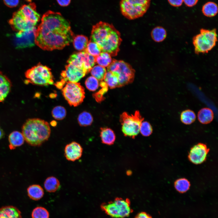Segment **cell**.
Segmentation results:
<instances>
[{"mask_svg":"<svg viewBox=\"0 0 218 218\" xmlns=\"http://www.w3.org/2000/svg\"><path fill=\"white\" fill-rule=\"evenodd\" d=\"M36 29L27 31L18 32L16 34L15 42L19 48L31 47L34 45Z\"/></svg>","mask_w":218,"mask_h":218,"instance_id":"2e32d148","label":"cell"},{"mask_svg":"<svg viewBox=\"0 0 218 218\" xmlns=\"http://www.w3.org/2000/svg\"><path fill=\"white\" fill-rule=\"evenodd\" d=\"M27 2H31L32 0H25Z\"/></svg>","mask_w":218,"mask_h":218,"instance_id":"f6af8a7d","label":"cell"},{"mask_svg":"<svg viewBox=\"0 0 218 218\" xmlns=\"http://www.w3.org/2000/svg\"><path fill=\"white\" fill-rule=\"evenodd\" d=\"M67 62L68 64L81 69L87 74L95 65V58L84 50L72 54Z\"/></svg>","mask_w":218,"mask_h":218,"instance_id":"8fae6325","label":"cell"},{"mask_svg":"<svg viewBox=\"0 0 218 218\" xmlns=\"http://www.w3.org/2000/svg\"><path fill=\"white\" fill-rule=\"evenodd\" d=\"M110 71L118 78V88L124 86L132 82L135 76V71L129 64L122 60L113 59L107 67Z\"/></svg>","mask_w":218,"mask_h":218,"instance_id":"5b68a950","label":"cell"},{"mask_svg":"<svg viewBox=\"0 0 218 218\" xmlns=\"http://www.w3.org/2000/svg\"><path fill=\"white\" fill-rule=\"evenodd\" d=\"M217 41L216 29H201L200 33L193 39L196 53H207L215 46Z\"/></svg>","mask_w":218,"mask_h":218,"instance_id":"9c48e42d","label":"cell"},{"mask_svg":"<svg viewBox=\"0 0 218 218\" xmlns=\"http://www.w3.org/2000/svg\"><path fill=\"white\" fill-rule=\"evenodd\" d=\"M87 88L91 91H95L98 88L99 83V81L93 76L88 77L85 82Z\"/></svg>","mask_w":218,"mask_h":218,"instance_id":"d590c367","label":"cell"},{"mask_svg":"<svg viewBox=\"0 0 218 218\" xmlns=\"http://www.w3.org/2000/svg\"><path fill=\"white\" fill-rule=\"evenodd\" d=\"M90 40L98 44L102 52L115 56L119 51L122 39L112 24L101 21L93 26Z\"/></svg>","mask_w":218,"mask_h":218,"instance_id":"7a4b0ae2","label":"cell"},{"mask_svg":"<svg viewBox=\"0 0 218 218\" xmlns=\"http://www.w3.org/2000/svg\"><path fill=\"white\" fill-rule=\"evenodd\" d=\"M67 112L65 108L61 106H56L53 108L51 111L53 117L58 120L64 119L66 117Z\"/></svg>","mask_w":218,"mask_h":218,"instance_id":"e575fe53","label":"cell"},{"mask_svg":"<svg viewBox=\"0 0 218 218\" xmlns=\"http://www.w3.org/2000/svg\"><path fill=\"white\" fill-rule=\"evenodd\" d=\"M135 218H152L148 214L144 212H141L138 213Z\"/></svg>","mask_w":218,"mask_h":218,"instance_id":"7bdbcfd3","label":"cell"},{"mask_svg":"<svg viewBox=\"0 0 218 218\" xmlns=\"http://www.w3.org/2000/svg\"><path fill=\"white\" fill-rule=\"evenodd\" d=\"M5 5L10 8H14L18 4L19 0H3Z\"/></svg>","mask_w":218,"mask_h":218,"instance_id":"f35d334b","label":"cell"},{"mask_svg":"<svg viewBox=\"0 0 218 218\" xmlns=\"http://www.w3.org/2000/svg\"><path fill=\"white\" fill-rule=\"evenodd\" d=\"M8 22L12 29L17 32L27 31L36 29V25L28 21L19 9L13 13Z\"/></svg>","mask_w":218,"mask_h":218,"instance_id":"7c38bea8","label":"cell"},{"mask_svg":"<svg viewBox=\"0 0 218 218\" xmlns=\"http://www.w3.org/2000/svg\"><path fill=\"white\" fill-rule=\"evenodd\" d=\"M165 29L161 27H157L154 28L151 32V36L153 39L157 42L163 41L166 36Z\"/></svg>","mask_w":218,"mask_h":218,"instance_id":"f546056e","label":"cell"},{"mask_svg":"<svg viewBox=\"0 0 218 218\" xmlns=\"http://www.w3.org/2000/svg\"><path fill=\"white\" fill-rule=\"evenodd\" d=\"M83 149L78 143L73 141L66 145L64 148V154L68 160L74 161L81 157Z\"/></svg>","mask_w":218,"mask_h":218,"instance_id":"9a60e30c","label":"cell"},{"mask_svg":"<svg viewBox=\"0 0 218 218\" xmlns=\"http://www.w3.org/2000/svg\"><path fill=\"white\" fill-rule=\"evenodd\" d=\"M190 186V182L185 178L178 179L174 183L175 189L181 193L187 191L189 189Z\"/></svg>","mask_w":218,"mask_h":218,"instance_id":"d6a6232c","label":"cell"},{"mask_svg":"<svg viewBox=\"0 0 218 218\" xmlns=\"http://www.w3.org/2000/svg\"><path fill=\"white\" fill-rule=\"evenodd\" d=\"M12 87V84L10 79L0 71V102L4 101Z\"/></svg>","mask_w":218,"mask_h":218,"instance_id":"ac0fdd59","label":"cell"},{"mask_svg":"<svg viewBox=\"0 0 218 218\" xmlns=\"http://www.w3.org/2000/svg\"><path fill=\"white\" fill-rule=\"evenodd\" d=\"M31 216L32 218H49V214L45 208L37 207L33 210Z\"/></svg>","mask_w":218,"mask_h":218,"instance_id":"8d00e7d4","label":"cell"},{"mask_svg":"<svg viewBox=\"0 0 218 218\" xmlns=\"http://www.w3.org/2000/svg\"><path fill=\"white\" fill-rule=\"evenodd\" d=\"M61 90L62 95L71 106L77 107L81 104L85 97L84 87L78 82H67Z\"/></svg>","mask_w":218,"mask_h":218,"instance_id":"30bf717a","label":"cell"},{"mask_svg":"<svg viewBox=\"0 0 218 218\" xmlns=\"http://www.w3.org/2000/svg\"><path fill=\"white\" fill-rule=\"evenodd\" d=\"M85 51L89 54L96 57L102 52L101 48L97 43L90 41Z\"/></svg>","mask_w":218,"mask_h":218,"instance_id":"836d02e7","label":"cell"},{"mask_svg":"<svg viewBox=\"0 0 218 218\" xmlns=\"http://www.w3.org/2000/svg\"><path fill=\"white\" fill-rule=\"evenodd\" d=\"M78 123L82 127H86L91 124L93 121V117L91 113L84 111L81 113L78 117Z\"/></svg>","mask_w":218,"mask_h":218,"instance_id":"4316f807","label":"cell"},{"mask_svg":"<svg viewBox=\"0 0 218 218\" xmlns=\"http://www.w3.org/2000/svg\"><path fill=\"white\" fill-rule=\"evenodd\" d=\"M104 81L107 86L111 89L118 88V80L117 76L110 71H107Z\"/></svg>","mask_w":218,"mask_h":218,"instance_id":"4dcf8cb0","label":"cell"},{"mask_svg":"<svg viewBox=\"0 0 218 218\" xmlns=\"http://www.w3.org/2000/svg\"><path fill=\"white\" fill-rule=\"evenodd\" d=\"M28 195L31 199L37 200L42 197L44 191L42 187L38 184L29 186L27 189Z\"/></svg>","mask_w":218,"mask_h":218,"instance_id":"7402d4cb","label":"cell"},{"mask_svg":"<svg viewBox=\"0 0 218 218\" xmlns=\"http://www.w3.org/2000/svg\"><path fill=\"white\" fill-rule=\"evenodd\" d=\"M45 190L49 192H54L60 187V183L58 180L54 176L47 177L44 182Z\"/></svg>","mask_w":218,"mask_h":218,"instance_id":"cb8c5ba5","label":"cell"},{"mask_svg":"<svg viewBox=\"0 0 218 218\" xmlns=\"http://www.w3.org/2000/svg\"><path fill=\"white\" fill-rule=\"evenodd\" d=\"M198 0H183V2L187 6L193 7L197 3Z\"/></svg>","mask_w":218,"mask_h":218,"instance_id":"60d3db41","label":"cell"},{"mask_svg":"<svg viewBox=\"0 0 218 218\" xmlns=\"http://www.w3.org/2000/svg\"><path fill=\"white\" fill-rule=\"evenodd\" d=\"M74 37L68 20L59 12L48 11L36 29L35 42L44 50H60L69 45Z\"/></svg>","mask_w":218,"mask_h":218,"instance_id":"6da1fadb","label":"cell"},{"mask_svg":"<svg viewBox=\"0 0 218 218\" xmlns=\"http://www.w3.org/2000/svg\"><path fill=\"white\" fill-rule=\"evenodd\" d=\"M87 74L86 72L81 69L68 64L66 66L65 70L61 73V79L58 83L63 84L69 81L78 82Z\"/></svg>","mask_w":218,"mask_h":218,"instance_id":"4fadbf2b","label":"cell"},{"mask_svg":"<svg viewBox=\"0 0 218 218\" xmlns=\"http://www.w3.org/2000/svg\"><path fill=\"white\" fill-rule=\"evenodd\" d=\"M202 11L203 14L207 17L214 16L218 12L217 5L214 2H207L203 5Z\"/></svg>","mask_w":218,"mask_h":218,"instance_id":"484cf974","label":"cell"},{"mask_svg":"<svg viewBox=\"0 0 218 218\" xmlns=\"http://www.w3.org/2000/svg\"><path fill=\"white\" fill-rule=\"evenodd\" d=\"M19 10L28 21L35 25L39 21L40 15L37 11L36 6L34 3L24 5Z\"/></svg>","mask_w":218,"mask_h":218,"instance_id":"e0dca14e","label":"cell"},{"mask_svg":"<svg viewBox=\"0 0 218 218\" xmlns=\"http://www.w3.org/2000/svg\"><path fill=\"white\" fill-rule=\"evenodd\" d=\"M58 4L61 6H68L70 3L71 0H56Z\"/></svg>","mask_w":218,"mask_h":218,"instance_id":"b9f144b4","label":"cell"},{"mask_svg":"<svg viewBox=\"0 0 218 218\" xmlns=\"http://www.w3.org/2000/svg\"><path fill=\"white\" fill-rule=\"evenodd\" d=\"M5 133L2 129L0 127V140L2 139L4 136Z\"/></svg>","mask_w":218,"mask_h":218,"instance_id":"ee69618b","label":"cell"},{"mask_svg":"<svg viewBox=\"0 0 218 218\" xmlns=\"http://www.w3.org/2000/svg\"><path fill=\"white\" fill-rule=\"evenodd\" d=\"M144 119L138 111L131 115L126 112L123 113L120 115V120L124 135L134 138L139 133L140 125Z\"/></svg>","mask_w":218,"mask_h":218,"instance_id":"ba28073f","label":"cell"},{"mask_svg":"<svg viewBox=\"0 0 218 218\" xmlns=\"http://www.w3.org/2000/svg\"><path fill=\"white\" fill-rule=\"evenodd\" d=\"M140 131L142 135L146 137L148 136L152 133V127L148 122L143 121L140 125Z\"/></svg>","mask_w":218,"mask_h":218,"instance_id":"74e56055","label":"cell"},{"mask_svg":"<svg viewBox=\"0 0 218 218\" xmlns=\"http://www.w3.org/2000/svg\"><path fill=\"white\" fill-rule=\"evenodd\" d=\"M209 151L206 144L198 143L191 148L188 155L189 159L195 164H201L206 160Z\"/></svg>","mask_w":218,"mask_h":218,"instance_id":"5bb4252c","label":"cell"},{"mask_svg":"<svg viewBox=\"0 0 218 218\" xmlns=\"http://www.w3.org/2000/svg\"><path fill=\"white\" fill-rule=\"evenodd\" d=\"M95 58V62L98 65L107 67L112 61L111 56L108 53L102 52Z\"/></svg>","mask_w":218,"mask_h":218,"instance_id":"f1b7e54d","label":"cell"},{"mask_svg":"<svg viewBox=\"0 0 218 218\" xmlns=\"http://www.w3.org/2000/svg\"><path fill=\"white\" fill-rule=\"evenodd\" d=\"M72 41L75 48L81 51L85 50L89 42L88 38L82 35L74 36Z\"/></svg>","mask_w":218,"mask_h":218,"instance_id":"d4e9b609","label":"cell"},{"mask_svg":"<svg viewBox=\"0 0 218 218\" xmlns=\"http://www.w3.org/2000/svg\"><path fill=\"white\" fill-rule=\"evenodd\" d=\"M9 147L11 150L15 149L17 147L22 145L25 140L22 133L18 131H14L9 135Z\"/></svg>","mask_w":218,"mask_h":218,"instance_id":"ffe728a7","label":"cell"},{"mask_svg":"<svg viewBox=\"0 0 218 218\" xmlns=\"http://www.w3.org/2000/svg\"><path fill=\"white\" fill-rule=\"evenodd\" d=\"M25 76L28 82L33 84L46 86L54 83L50 69L40 63L27 70Z\"/></svg>","mask_w":218,"mask_h":218,"instance_id":"8992f818","label":"cell"},{"mask_svg":"<svg viewBox=\"0 0 218 218\" xmlns=\"http://www.w3.org/2000/svg\"><path fill=\"white\" fill-rule=\"evenodd\" d=\"M101 207L106 213L114 218H125L133 211L129 200L121 198H117L113 201L103 203Z\"/></svg>","mask_w":218,"mask_h":218,"instance_id":"52a82bcc","label":"cell"},{"mask_svg":"<svg viewBox=\"0 0 218 218\" xmlns=\"http://www.w3.org/2000/svg\"><path fill=\"white\" fill-rule=\"evenodd\" d=\"M100 135L102 143L106 144L112 145L115 140L116 137L114 132L111 129L107 127L101 128Z\"/></svg>","mask_w":218,"mask_h":218,"instance_id":"44dd1931","label":"cell"},{"mask_svg":"<svg viewBox=\"0 0 218 218\" xmlns=\"http://www.w3.org/2000/svg\"><path fill=\"white\" fill-rule=\"evenodd\" d=\"M169 4L174 7L180 6L183 2V0H168Z\"/></svg>","mask_w":218,"mask_h":218,"instance_id":"ab89813d","label":"cell"},{"mask_svg":"<svg viewBox=\"0 0 218 218\" xmlns=\"http://www.w3.org/2000/svg\"><path fill=\"white\" fill-rule=\"evenodd\" d=\"M198 119L199 121L203 124L210 123L214 117L213 113L210 109L205 107L201 109L198 112Z\"/></svg>","mask_w":218,"mask_h":218,"instance_id":"603a6c76","label":"cell"},{"mask_svg":"<svg viewBox=\"0 0 218 218\" xmlns=\"http://www.w3.org/2000/svg\"><path fill=\"white\" fill-rule=\"evenodd\" d=\"M0 218H22L21 213L15 206H3L0 208Z\"/></svg>","mask_w":218,"mask_h":218,"instance_id":"d6986e66","label":"cell"},{"mask_svg":"<svg viewBox=\"0 0 218 218\" xmlns=\"http://www.w3.org/2000/svg\"><path fill=\"white\" fill-rule=\"evenodd\" d=\"M51 132L49 123L38 118L27 119L22 127V133L25 140L33 146H39L47 140Z\"/></svg>","mask_w":218,"mask_h":218,"instance_id":"3957f363","label":"cell"},{"mask_svg":"<svg viewBox=\"0 0 218 218\" xmlns=\"http://www.w3.org/2000/svg\"><path fill=\"white\" fill-rule=\"evenodd\" d=\"M180 119L183 123L186 125H189L195 121L196 116L193 111L187 109L183 111L181 113Z\"/></svg>","mask_w":218,"mask_h":218,"instance_id":"83f0119b","label":"cell"},{"mask_svg":"<svg viewBox=\"0 0 218 218\" xmlns=\"http://www.w3.org/2000/svg\"><path fill=\"white\" fill-rule=\"evenodd\" d=\"M90 71L92 76L98 81H102L104 80L107 71L105 67L99 65H96L93 66Z\"/></svg>","mask_w":218,"mask_h":218,"instance_id":"1f68e13d","label":"cell"},{"mask_svg":"<svg viewBox=\"0 0 218 218\" xmlns=\"http://www.w3.org/2000/svg\"><path fill=\"white\" fill-rule=\"evenodd\" d=\"M151 0H121L120 7L122 14L126 18L134 20L142 17L146 12Z\"/></svg>","mask_w":218,"mask_h":218,"instance_id":"277c9868","label":"cell"}]
</instances>
